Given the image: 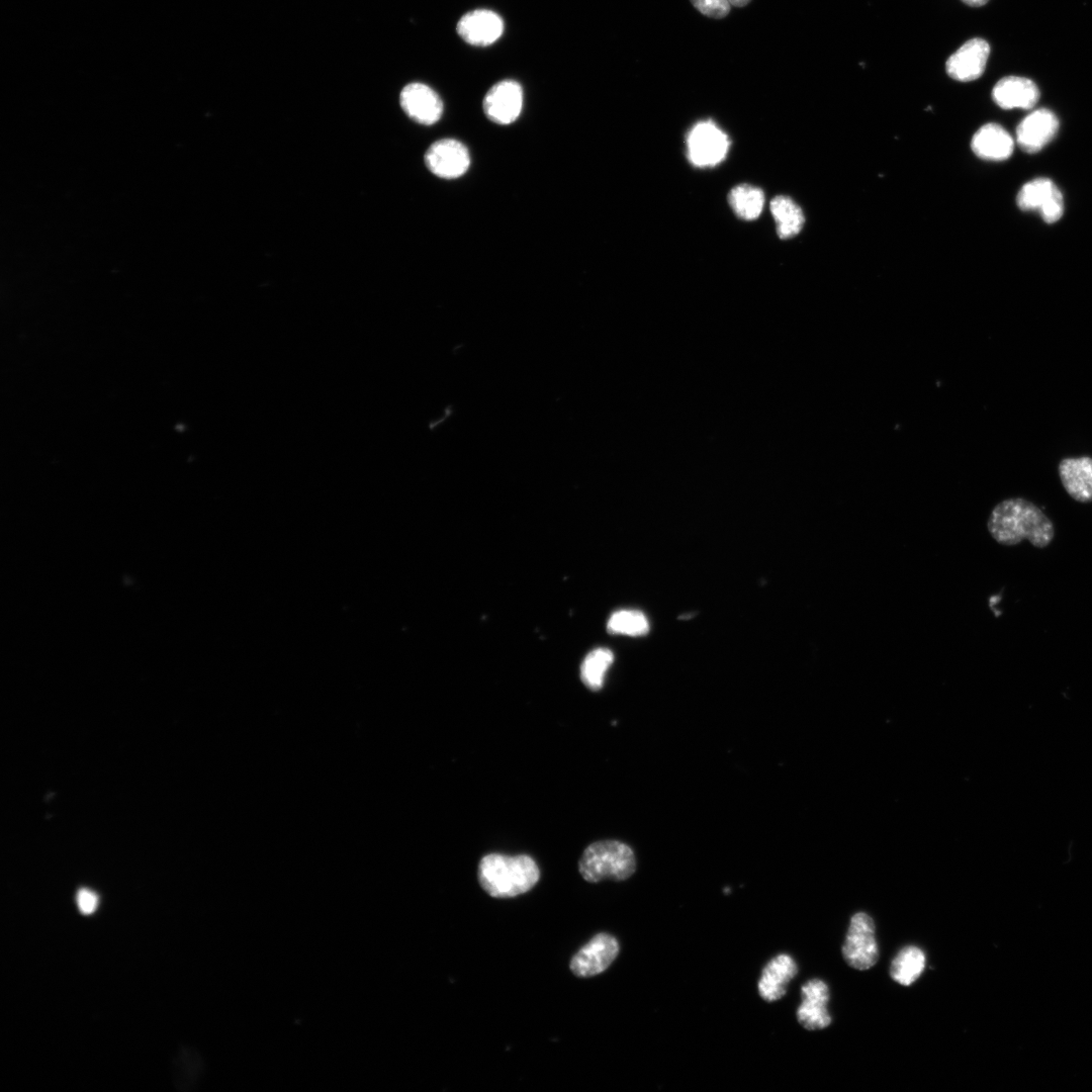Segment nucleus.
Returning a JSON list of instances; mask_svg holds the SVG:
<instances>
[{"mask_svg": "<svg viewBox=\"0 0 1092 1092\" xmlns=\"http://www.w3.org/2000/svg\"><path fill=\"white\" fill-rule=\"evenodd\" d=\"M987 529L1001 545L1015 546L1027 540L1039 549L1048 547L1056 534L1052 520L1023 497H1010L997 504L989 515Z\"/></svg>", "mask_w": 1092, "mask_h": 1092, "instance_id": "obj_1", "label": "nucleus"}, {"mask_svg": "<svg viewBox=\"0 0 1092 1092\" xmlns=\"http://www.w3.org/2000/svg\"><path fill=\"white\" fill-rule=\"evenodd\" d=\"M480 887L493 898H513L529 892L539 881L540 871L529 855L489 853L477 869Z\"/></svg>", "mask_w": 1092, "mask_h": 1092, "instance_id": "obj_2", "label": "nucleus"}, {"mask_svg": "<svg viewBox=\"0 0 1092 1092\" xmlns=\"http://www.w3.org/2000/svg\"><path fill=\"white\" fill-rule=\"evenodd\" d=\"M636 867L633 849L627 843L615 839L589 844L578 861L579 874L589 883L604 880L625 881L635 873Z\"/></svg>", "mask_w": 1092, "mask_h": 1092, "instance_id": "obj_3", "label": "nucleus"}, {"mask_svg": "<svg viewBox=\"0 0 1092 1092\" xmlns=\"http://www.w3.org/2000/svg\"><path fill=\"white\" fill-rule=\"evenodd\" d=\"M842 957L852 969L866 971L879 960L874 919L866 912L854 913L842 944Z\"/></svg>", "mask_w": 1092, "mask_h": 1092, "instance_id": "obj_4", "label": "nucleus"}, {"mask_svg": "<svg viewBox=\"0 0 1092 1092\" xmlns=\"http://www.w3.org/2000/svg\"><path fill=\"white\" fill-rule=\"evenodd\" d=\"M729 145L728 135L713 121H700L687 135L688 159L697 167L716 166L725 159Z\"/></svg>", "mask_w": 1092, "mask_h": 1092, "instance_id": "obj_5", "label": "nucleus"}, {"mask_svg": "<svg viewBox=\"0 0 1092 1092\" xmlns=\"http://www.w3.org/2000/svg\"><path fill=\"white\" fill-rule=\"evenodd\" d=\"M619 951L620 944L615 936L598 933L571 958L569 969L579 978L597 976L611 966Z\"/></svg>", "mask_w": 1092, "mask_h": 1092, "instance_id": "obj_6", "label": "nucleus"}, {"mask_svg": "<svg viewBox=\"0 0 1092 1092\" xmlns=\"http://www.w3.org/2000/svg\"><path fill=\"white\" fill-rule=\"evenodd\" d=\"M1022 210H1037L1048 223L1058 221L1064 213V197L1058 186L1048 178H1035L1025 183L1016 198Z\"/></svg>", "mask_w": 1092, "mask_h": 1092, "instance_id": "obj_7", "label": "nucleus"}, {"mask_svg": "<svg viewBox=\"0 0 1092 1092\" xmlns=\"http://www.w3.org/2000/svg\"><path fill=\"white\" fill-rule=\"evenodd\" d=\"M424 160L427 168L434 175L445 179L462 176L470 166L468 149L454 139H442L432 144Z\"/></svg>", "mask_w": 1092, "mask_h": 1092, "instance_id": "obj_8", "label": "nucleus"}, {"mask_svg": "<svg viewBox=\"0 0 1092 1092\" xmlns=\"http://www.w3.org/2000/svg\"><path fill=\"white\" fill-rule=\"evenodd\" d=\"M486 117L497 124L514 122L523 108V88L515 80H502L485 94L482 103Z\"/></svg>", "mask_w": 1092, "mask_h": 1092, "instance_id": "obj_9", "label": "nucleus"}, {"mask_svg": "<svg viewBox=\"0 0 1092 1092\" xmlns=\"http://www.w3.org/2000/svg\"><path fill=\"white\" fill-rule=\"evenodd\" d=\"M801 1004L796 1015L798 1022L807 1030L828 1027L832 1021L828 1010L830 991L821 979H811L801 987Z\"/></svg>", "mask_w": 1092, "mask_h": 1092, "instance_id": "obj_10", "label": "nucleus"}, {"mask_svg": "<svg viewBox=\"0 0 1092 1092\" xmlns=\"http://www.w3.org/2000/svg\"><path fill=\"white\" fill-rule=\"evenodd\" d=\"M404 113L413 120L431 125L442 116L443 101L436 91L426 84L414 82L404 86L399 95Z\"/></svg>", "mask_w": 1092, "mask_h": 1092, "instance_id": "obj_11", "label": "nucleus"}, {"mask_svg": "<svg viewBox=\"0 0 1092 1092\" xmlns=\"http://www.w3.org/2000/svg\"><path fill=\"white\" fill-rule=\"evenodd\" d=\"M989 55L990 46L985 39H969L947 59L946 73L960 82L974 81L983 75Z\"/></svg>", "mask_w": 1092, "mask_h": 1092, "instance_id": "obj_12", "label": "nucleus"}, {"mask_svg": "<svg viewBox=\"0 0 1092 1092\" xmlns=\"http://www.w3.org/2000/svg\"><path fill=\"white\" fill-rule=\"evenodd\" d=\"M456 31L470 46L488 47L502 36L504 21L492 10L475 9L461 16Z\"/></svg>", "mask_w": 1092, "mask_h": 1092, "instance_id": "obj_13", "label": "nucleus"}, {"mask_svg": "<svg viewBox=\"0 0 1092 1092\" xmlns=\"http://www.w3.org/2000/svg\"><path fill=\"white\" fill-rule=\"evenodd\" d=\"M1059 119L1056 114L1039 108L1026 115L1016 128V142L1026 153H1037L1057 134Z\"/></svg>", "mask_w": 1092, "mask_h": 1092, "instance_id": "obj_14", "label": "nucleus"}, {"mask_svg": "<svg viewBox=\"0 0 1092 1092\" xmlns=\"http://www.w3.org/2000/svg\"><path fill=\"white\" fill-rule=\"evenodd\" d=\"M1063 487L1076 502H1092V457H1066L1058 465Z\"/></svg>", "mask_w": 1092, "mask_h": 1092, "instance_id": "obj_15", "label": "nucleus"}, {"mask_svg": "<svg viewBox=\"0 0 1092 1092\" xmlns=\"http://www.w3.org/2000/svg\"><path fill=\"white\" fill-rule=\"evenodd\" d=\"M797 974V963L790 954L774 957L762 969L757 984L760 997L766 1002L780 1000L786 995L789 983Z\"/></svg>", "mask_w": 1092, "mask_h": 1092, "instance_id": "obj_16", "label": "nucleus"}, {"mask_svg": "<svg viewBox=\"0 0 1092 1092\" xmlns=\"http://www.w3.org/2000/svg\"><path fill=\"white\" fill-rule=\"evenodd\" d=\"M1039 90L1030 79L1007 76L1000 79L992 90L994 102L1003 109H1030L1039 99Z\"/></svg>", "mask_w": 1092, "mask_h": 1092, "instance_id": "obj_17", "label": "nucleus"}, {"mask_svg": "<svg viewBox=\"0 0 1092 1092\" xmlns=\"http://www.w3.org/2000/svg\"><path fill=\"white\" fill-rule=\"evenodd\" d=\"M971 147L975 155L983 160L1003 161L1012 155L1014 142L1004 127L991 122L977 130Z\"/></svg>", "mask_w": 1092, "mask_h": 1092, "instance_id": "obj_18", "label": "nucleus"}, {"mask_svg": "<svg viewBox=\"0 0 1092 1092\" xmlns=\"http://www.w3.org/2000/svg\"><path fill=\"white\" fill-rule=\"evenodd\" d=\"M926 956L917 945H907L899 950L892 960L890 976L902 986L912 985L923 973Z\"/></svg>", "mask_w": 1092, "mask_h": 1092, "instance_id": "obj_19", "label": "nucleus"}, {"mask_svg": "<svg viewBox=\"0 0 1092 1092\" xmlns=\"http://www.w3.org/2000/svg\"><path fill=\"white\" fill-rule=\"evenodd\" d=\"M770 212L776 221L777 234L783 240L798 235L805 222L800 206L790 197L779 195L771 199Z\"/></svg>", "mask_w": 1092, "mask_h": 1092, "instance_id": "obj_20", "label": "nucleus"}, {"mask_svg": "<svg viewBox=\"0 0 1092 1092\" xmlns=\"http://www.w3.org/2000/svg\"><path fill=\"white\" fill-rule=\"evenodd\" d=\"M728 201L735 214L745 220L759 216L764 204V194L758 187L741 184L731 189Z\"/></svg>", "mask_w": 1092, "mask_h": 1092, "instance_id": "obj_21", "label": "nucleus"}, {"mask_svg": "<svg viewBox=\"0 0 1092 1092\" xmlns=\"http://www.w3.org/2000/svg\"><path fill=\"white\" fill-rule=\"evenodd\" d=\"M614 661V653L605 647L592 650L582 660L580 666V678L583 685L592 690L602 689L606 672Z\"/></svg>", "mask_w": 1092, "mask_h": 1092, "instance_id": "obj_22", "label": "nucleus"}, {"mask_svg": "<svg viewBox=\"0 0 1092 1092\" xmlns=\"http://www.w3.org/2000/svg\"><path fill=\"white\" fill-rule=\"evenodd\" d=\"M607 629L613 634L637 637L648 632L649 623L640 611L620 610L611 615Z\"/></svg>", "mask_w": 1092, "mask_h": 1092, "instance_id": "obj_23", "label": "nucleus"}, {"mask_svg": "<svg viewBox=\"0 0 1092 1092\" xmlns=\"http://www.w3.org/2000/svg\"><path fill=\"white\" fill-rule=\"evenodd\" d=\"M693 6L707 17L722 19L730 12L728 0H690Z\"/></svg>", "mask_w": 1092, "mask_h": 1092, "instance_id": "obj_24", "label": "nucleus"}, {"mask_svg": "<svg viewBox=\"0 0 1092 1092\" xmlns=\"http://www.w3.org/2000/svg\"><path fill=\"white\" fill-rule=\"evenodd\" d=\"M76 901L79 910L83 914H91L97 907L98 897L94 892L88 889H81L77 893Z\"/></svg>", "mask_w": 1092, "mask_h": 1092, "instance_id": "obj_25", "label": "nucleus"}, {"mask_svg": "<svg viewBox=\"0 0 1092 1092\" xmlns=\"http://www.w3.org/2000/svg\"><path fill=\"white\" fill-rule=\"evenodd\" d=\"M965 4L972 7H980L985 5L989 0H962Z\"/></svg>", "mask_w": 1092, "mask_h": 1092, "instance_id": "obj_26", "label": "nucleus"}, {"mask_svg": "<svg viewBox=\"0 0 1092 1092\" xmlns=\"http://www.w3.org/2000/svg\"><path fill=\"white\" fill-rule=\"evenodd\" d=\"M728 1H729V3H730L731 5H733V6H735V7H744V6H746V5H747V4H748V3H749V2L751 1V0H728Z\"/></svg>", "mask_w": 1092, "mask_h": 1092, "instance_id": "obj_27", "label": "nucleus"}]
</instances>
